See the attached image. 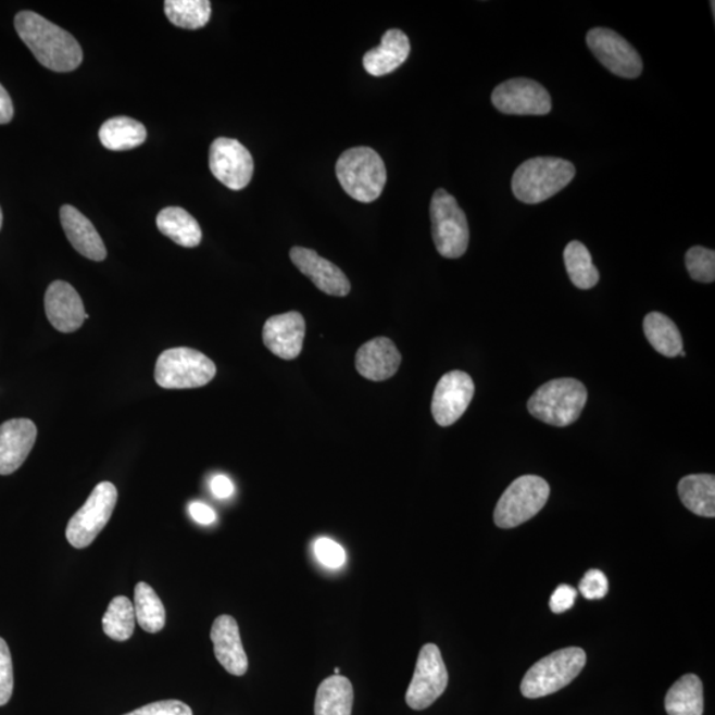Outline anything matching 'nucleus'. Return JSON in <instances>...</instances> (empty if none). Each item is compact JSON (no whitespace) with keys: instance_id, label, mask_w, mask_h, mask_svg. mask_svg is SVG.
<instances>
[{"instance_id":"dca6fc26","label":"nucleus","mask_w":715,"mask_h":715,"mask_svg":"<svg viewBox=\"0 0 715 715\" xmlns=\"http://www.w3.org/2000/svg\"><path fill=\"white\" fill-rule=\"evenodd\" d=\"M48 321L60 333H74L88 319L77 290L65 281H53L45 296Z\"/></svg>"},{"instance_id":"cd10ccee","label":"nucleus","mask_w":715,"mask_h":715,"mask_svg":"<svg viewBox=\"0 0 715 715\" xmlns=\"http://www.w3.org/2000/svg\"><path fill=\"white\" fill-rule=\"evenodd\" d=\"M644 333L652 348L666 358L680 355L682 337L677 325L665 314L652 312L644 318Z\"/></svg>"},{"instance_id":"f8f14e48","label":"nucleus","mask_w":715,"mask_h":715,"mask_svg":"<svg viewBox=\"0 0 715 715\" xmlns=\"http://www.w3.org/2000/svg\"><path fill=\"white\" fill-rule=\"evenodd\" d=\"M586 40L591 52L612 74L623 78L641 75L642 60L639 52L619 34L598 27L587 34Z\"/></svg>"},{"instance_id":"39448f33","label":"nucleus","mask_w":715,"mask_h":715,"mask_svg":"<svg viewBox=\"0 0 715 715\" xmlns=\"http://www.w3.org/2000/svg\"><path fill=\"white\" fill-rule=\"evenodd\" d=\"M586 660V652L578 647L549 654L527 670L520 683V693L526 699L536 700L560 692L580 675Z\"/></svg>"},{"instance_id":"c9c22d12","label":"nucleus","mask_w":715,"mask_h":715,"mask_svg":"<svg viewBox=\"0 0 715 715\" xmlns=\"http://www.w3.org/2000/svg\"><path fill=\"white\" fill-rule=\"evenodd\" d=\"M579 592L589 600L603 599L609 592V579L600 569H590L580 580Z\"/></svg>"},{"instance_id":"e433bc0d","label":"nucleus","mask_w":715,"mask_h":715,"mask_svg":"<svg viewBox=\"0 0 715 715\" xmlns=\"http://www.w3.org/2000/svg\"><path fill=\"white\" fill-rule=\"evenodd\" d=\"M124 715H193L191 707L178 700L153 702Z\"/></svg>"},{"instance_id":"a878e982","label":"nucleus","mask_w":715,"mask_h":715,"mask_svg":"<svg viewBox=\"0 0 715 715\" xmlns=\"http://www.w3.org/2000/svg\"><path fill=\"white\" fill-rule=\"evenodd\" d=\"M102 147L112 151H126L141 147L147 141L148 131L141 123L130 117L120 116L105 121L99 131Z\"/></svg>"},{"instance_id":"4be33fe9","label":"nucleus","mask_w":715,"mask_h":715,"mask_svg":"<svg viewBox=\"0 0 715 715\" xmlns=\"http://www.w3.org/2000/svg\"><path fill=\"white\" fill-rule=\"evenodd\" d=\"M411 45L407 35L400 29L392 28L384 35L379 47L363 57V66L372 76H386L403 65L409 59Z\"/></svg>"},{"instance_id":"aec40b11","label":"nucleus","mask_w":715,"mask_h":715,"mask_svg":"<svg viewBox=\"0 0 715 715\" xmlns=\"http://www.w3.org/2000/svg\"><path fill=\"white\" fill-rule=\"evenodd\" d=\"M402 363L396 343L390 338L378 337L366 342L355 355L356 372L373 381L390 379L398 373Z\"/></svg>"},{"instance_id":"a19ab883","label":"nucleus","mask_w":715,"mask_h":715,"mask_svg":"<svg viewBox=\"0 0 715 715\" xmlns=\"http://www.w3.org/2000/svg\"><path fill=\"white\" fill-rule=\"evenodd\" d=\"M12 118H14V104L8 90L0 84V125L11 123Z\"/></svg>"},{"instance_id":"72a5a7b5","label":"nucleus","mask_w":715,"mask_h":715,"mask_svg":"<svg viewBox=\"0 0 715 715\" xmlns=\"http://www.w3.org/2000/svg\"><path fill=\"white\" fill-rule=\"evenodd\" d=\"M14 692V666L8 642L0 638V706L9 704Z\"/></svg>"},{"instance_id":"a211bd4d","label":"nucleus","mask_w":715,"mask_h":715,"mask_svg":"<svg viewBox=\"0 0 715 715\" xmlns=\"http://www.w3.org/2000/svg\"><path fill=\"white\" fill-rule=\"evenodd\" d=\"M38 428L29 419H11L0 426V476L14 474L33 451Z\"/></svg>"},{"instance_id":"0eeeda50","label":"nucleus","mask_w":715,"mask_h":715,"mask_svg":"<svg viewBox=\"0 0 715 715\" xmlns=\"http://www.w3.org/2000/svg\"><path fill=\"white\" fill-rule=\"evenodd\" d=\"M550 487L544 478L527 475L517 478L501 496L494 511V524L513 529L536 517L549 500Z\"/></svg>"},{"instance_id":"c85d7f7f","label":"nucleus","mask_w":715,"mask_h":715,"mask_svg":"<svg viewBox=\"0 0 715 715\" xmlns=\"http://www.w3.org/2000/svg\"><path fill=\"white\" fill-rule=\"evenodd\" d=\"M135 612L136 620L143 631L156 634L165 627L166 610L153 587L145 581L136 586Z\"/></svg>"},{"instance_id":"20e7f679","label":"nucleus","mask_w":715,"mask_h":715,"mask_svg":"<svg viewBox=\"0 0 715 715\" xmlns=\"http://www.w3.org/2000/svg\"><path fill=\"white\" fill-rule=\"evenodd\" d=\"M587 403L584 384L573 378L548 381L532 393L527 410L536 419L554 427H567L579 419Z\"/></svg>"},{"instance_id":"6e6552de","label":"nucleus","mask_w":715,"mask_h":715,"mask_svg":"<svg viewBox=\"0 0 715 715\" xmlns=\"http://www.w3.org/2000/svg\"><path fill=\"white\" fill-rule=\"evenodd\" d=\"M432 238L436 250L446 259H459L468 250V221L457 200L444 189L431 200Z\"/></svg>"},{"instance_id":"7ed1b4c3","label":"nucleus","mask_w":715,"mask_h":715,"mask_svg":"<svg viewBox=\"0 0 715 715\" xmlns=\"http://www.w3.org/2000/svg\"><path fill=\"white\" fill-rule=\"evenodd\" d=\"M336 173L344 192L362 203L377 200L387 181L384 160L377 151L366 147L344 151L337 161Z\"/></svg>"},{"instance_id":"2eb2a0df","label":"nucleus","mask_w":715,"mask_h":715,"mask_svg":"<svg viewBox=\"0 0 715 715\" xmlns=\"http://www.w3.org/2000/svg\"><path fill=\"white\" fill-rule=\"evenodd\" d=\"M306 324L299 312H288L266 319L263 341L276 356L285 361L296 360L304 347Z\"/></svg>"},{"instance_id":"bb28decb","label":"nucleus","mask_w":715,"mask_h":715,"mask_svg":"<svg viewBox=\"0 0 715 715\" xmlns=\"http://www.w3.org/2000/svg\"><path fill=\"white\" fill-rule=\"evenodd\" d=\"M665 711L668 715L704 714V687L700 677L685 675L675 682L666 693Z\"/></svg>"},{"instance_id":"c756f323","label":"nucleus","mask_w":715,"mask_h":715,"mask_svg":"<svg viewBox=\"0 0 715 715\" xmlns=\"http://www.w3.org/2000/svg\"><path fill=\"white\" fill-rule=\"evenodd\" d=\"M565 265L569 280L575 287L589 290L599 283V271L592 263L591 253L580 241L568 242L565 253Z\"/></svg>"},{"instance_id":"4c0bfd02","label":"nucleus","mask_w":715,"mask_h":715,"mask_svg":"<svg viewBox=\"0 0 715 715\" xmlns=\"http://www.w3.org/2000/svg\"><path fill=\"white\" fill-rule=\"evenodd\" d=\"M578 591L568 585H561L550 598V610L554 614H563V612L573 609L575 599H577Z\"/></svg>"},{"instance_id":"f03ea898","label":"nucleus","mask_w":715,"mask_h":715,"mask_svg":"<svg viewBox=\"0 0 715 715\" xmlns=\"http://www.w3.org/2000/svg\"><path fill=\"white\" fill-rule=\"evenodd\" d=\"M575 177L572 162L555 156H538L519 165L512 179L514 197L526 204H538L556 196Z\"/></svg>"},{"instance_id":"79ce46f5","label":"nucleus","mask_w":715,"mask_h":715,"mask_svg":"<svg viewBox=\"0 0 715 715\" xmlns=\"http://www.w3.org/2000/svg\"><path fill=\"white\" fill-rule=\"evenodd\" d=\"M2 224H3V212L2 209H0V229H2Z\"/></svg>"},{"instance_id":"f3484780","label":"nucleus","mask_w":715,"mask_h":715,"mask_svg":"<svg viewBox=\"0 0 715 715\" xmlns=\"http://www.w3.org/2000/svg\"><path fill=\"white\" fill-rule=\"evenodd\" d=\"M290 260L316 287L329 296L344 297L350 293L351 285L347 275L336 264L321 258L316 251L293 247Z\"/></svg>"},{"instance_id":"2f4dec72","label":"nucleus","mask_w":715,"mask_h":715,"mask_svg":"<svg viewBox=\"0 0 715 715\" xmlns=\"http://www.w3.org/2000/svg\"><path fill=\"white\" fill-rule=\"evenodd\" d=\"M165 14L175 27L199 29L210 22L211 3L209 0H166Z\"/></svg>"},{"instance_id":"58836bf2","label":"nucleus","mask_w":715,"mask_h":715,"mask_svg":"<svg viewBox=\"0 0 715 715\" xmlns=\"http://www.w3.org/2000/svg\"><path fill=\"white\" fill-rule=\"evenodd\" d=\"M189 512L193 520L200 525H211L215 523L216 514L212 509L202 502H191Z\"/></svg>"},{"instance_id":"7c9ffc66","label":"nucleus","mask_w":715,"mask_h":715,"mask_svg":"<svg viewBox=\"0 0 715 715\" xmlns=\"http://www.w3.org/2000/svg\"><path fill=\"white\" fill-rule=\"evenodd\" d=\"M102 628L108 638L116 641L129 640L136 628L135 605L126 597H116L109 603Z\"/></svg>"},{"instance_id":"9d476101","label":"nucleus","mask_w":715,"mask_h":715,"mask_svg":"<svg viewBox=\"0 0 715 715\" xmlns=\"http://www.w3.org/2000/svg\"><path fill=\"white\" fill-rule=\"evenodd\" d=\"M448 670L438 645L426 644L417 657L405 702L414 711H426L446 692Z\"/></svg>"},{"instance_id":"f257e3e1","label":"nucleus","mask_w":715,"mask_h":715,"mask_svg":"<svg viewBox=\"0 0 715 715\" xmlns=\"http://www.w3.org/2000/svg\"><path fill=\"white\" fill-rule=\"evenodd\" d=\"M15 29L47 70L66 74L81 65L83 50L74 36L36 12H20L15 16Z\"/></svg>"},{"instance_id":"412c9836","label":"nucleus","mask_w":715,"mask_h":715,"mask_svg":"<svg viewBox=\"0 0 715 715\" xmlns=\"http://www.w3.org/2000/svg\"><path fill=\"white\" fill-rule=\"evenodd\" d=\"M60 221H62L66 238L78 253L93 262H102L106 259V247L101 236L97 233L92 222L74 205H63L60 210Z\"/></svg>"},{"instance_id":"4468645a","label":"nucleus","mask_w":715,"mask_h":715,"mask_svg":"<svg viewBox=\"0 0 715 715\" xmlns=\"http://www.w3.org/2000/svg\"><path fill=\"white\" fill-rule=\"evenodd\" d=\"M475 397V384L464 372L442 375L432 398V415L441 427H450L465 414Z\"/></svg>"},{"instance_id":"37998d69","label":"nucleus","mask_w":715,"mask_h":715,"mask_svg":"<svg viewBox=\"0 0 715 715\" xmlns=\"http://www.w3.org/2000/svg\"><path fill=\"white\" fill-rule=\"evenodd\" d=\"M335 674H336V675H339V674H341V669H339V668H336V669H335Z\"/></svg>"},{"instance_id":"b1692460","label":"nucleus","mask_w":715,"mask_h":715,"mask_svg":"<svg viewBox=\"0 0 715 715\" xmlns=\"http://www.w3.org/2000/svg\"><path fill=\"white\" fill-rule=\"evenodd\" d=\"M156 227L180 247L196 248L202 241V229L196 217L180 208L163 209L156 216Z\"/></svg>"},{"instance_id":"ea45409f","label":"nucleus","mask_w":715,"mask_h":715,"mask_svg":"<svg viewBox=\"0 0 715 715\" xmlns=\"http://www.w3.org/2000/svg\"><path fill=\"white\" fill-rule=\"evenodd\" d=\"M211 492L214 493L217 499H228L234 494V484L227 476L216 475L212 477L210 482Z\"/></svg>"},{"instance_id":"ddd939ff","label":"nucleus","mask_w":715,"mask_h":715,"mask_svg":"<svg viewBox=\"0 0 715 715\" xmlns=\"http://www.w3.org/2000/svg\"><path fill=\"white\" fill-rule=\"evenodd\" d=\"M253 159L246 147L236 139L221 137L210 148V170L214 177L228 189H246L253 177Z\"/></svg>"},{"instance_id":"9b49d317","label":"nucleus","mask_w":715,"mask_h":715,"mask_svg":"<svg viewBox=\"0 0 715 715\" xmlns=\"http://www.w3.org/2000/svg\"><path fill=\"white\" fill-rule=\"evenodd\" d=\"M492 102L497 111L511 116H547L553 108L547 88L530 78H511L496 87Z\"/></svg>"},{"instance_id":"423d86ee","label":"nucleus","mask_w":715,"mask_h":715,"mask_svg":"<svg viewBox=\"0 0 715 715\" xmlns=\"http://www.w3.org/2000/svg\"><path fill=\"white\" fill-rule=\"evenodd\" d=\"M215 363L190 348H175L163 351L155 365V381L162 389H198L215 378Z\"/></svg>"},{"instance_id":"393cba45","label":"nucleus","mask_w":715,"mask_h":715,"mask_svg":"<svg viewBox=\"0 0 715 715\" xmlns=\"http://www.w3.org/2000/svg\"><path fill=\"white\" fill-rule=\"evenodd\" d=\"M678 494L685 507L700 517H715V477L689 475L678 482Z\"/></svg>"},{"instance_id":"6ab92c4d","label":"nucleus","mask_w":715,"mask_h":715,"mask_svg":"<svg viewBox=\"0 0 715 715\" xmlns=\"http://www.w3.org/2000/svg\"><path fill=\"white\" fill-rule=\"evenodd\" d=\"M211 640L217 662L233 676H244L248 657L242 647L239 624L233 616L222 615L212 624Z\"/></svg>"},{"instance_id":"473e14b6","label":"nucleus","mask_w":715,"mask_h":715,"mask_svg":"<svg viewBox=\"0 0 715 715\" xmlns=\"http://www.w3.org/2000/svg\"><path fill=\"white\" fill-rule=\"evenodd\" d=\"M685 264L694 281L712 284L715 280V252L693 247L685 254Z\"/></svg>"},{"instance_id":"1a4fd4ad","label":"nucleus","mask_w":715,"mask_h":715,"mask_svg":"<svg viewBox=\"0 0 715 715\" xmlns=\"http://www.w3.org/2000/svg\"><path fill=\"white\" fill-rule=\"evenodd\" d=\"M118 500L112 482H100L66 526V539L75 549H85L95 542L112 518Z\"/></svg>"},{"instance_id":"5701e85b","label":"nucleus","mask_w":715,"mask_h":715,"mask_svg":"<svg viewBox=\"0 0 715 715\" xmlns=\"http://www.w3.org/2000/svg\"><path fill=\"white\" fill-rule=\"evenodd\" d=\"M353 704V683L347 677L335 675L321 682L314 701V715H351Z\"/></svg>"},{"instance_id":"f704fd0d","label":"nucleus","mask_w":715,"mask_h":715,"mask_svg":"<svg viewBox=\"0 0 715 715\" xmlns=\"http://www.w3.org/2000/svg\"><path fill=\"white\" fill-rule=\"evenodd\" d=\"M314 555L324 566L329 568H339L347 562V553H344L341 544L330 538H318L314 542Z\"/></svg>"}]
</instances>
